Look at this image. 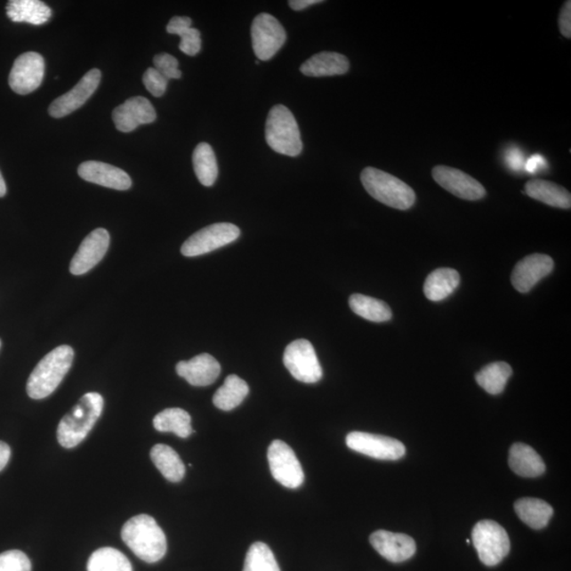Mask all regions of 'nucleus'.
I'll list each match as a JSON object with an SVG mask.
<instances>
[{
	"mask_svg": "<svg viewBox=\"0 0 571 571\" xmlns=\"http://www.w3.org/2000/svg\"><path fill=\"white\" fill-rule=\"evenodd\" d=\"M509 466L523 478H537L546 470L544 462L533 447L520 442L514 444L509 451Z\"/></svg>",
	"mask_w": 571,
	"mask_h": 571,
	"instance_id": "22",
	"label": "nucleus"
},
{
	"mask_svg": "<svg viewBox=\"0 0 571 571\" xmlns=\"http://www.w3.org/2000/svg\"><path fill=\"white\" fill-rule=\"evenodd\" d=\"M176 371L179 376L186 379L193 386H209L220 377L221 364L209 354H201L189 361H181Z\"/></svg>",
	"mask_w": 571,
	"mask_h": 571,
	"instance_id": "20",
	"label": "nucleus"
},
{
	"mask_svg": "<svg viewBox=\"0 0 571 571\" xmlns=\"http://www.w3.org/2000/svg\"><path fill=\"white\" fill-rule=\"evenodd\" d=\"M252 46L259 60H269L284 46L287 35L273 15H257L251 27Z\"/></svg>",
	"mask_w": 571,
	"mask_h": 571,
	"instance_id": "9",
	"label": "nucleus"
},
{
	"mask_svg": "<svg viewBox=\"0 0 571 571\" xmlns=\"http://www.w3.org/2000/svg\"><path fill=\"white\" fill-rule=\"evenodd\" d=\"M284 366L291 376L303 383H317L322 379L323 371L317 352L310 341H294L286 347Z\"/></svg>",
	"mask_w": 571,
	"mask_h": 571,
	"instance_id": "7",
	"label": "nucleus"
},
{
	"mask_svg": "<svg viewBox=\"0 0 571 571\" xmlns=\"http://www.w3.org/2000/svg\"><path fill=\"white\" fill-rule=\"evenodd\" d=\"M461 283L459 273L451 268H439L429 274L424 283V294L430 301L440 302L450 296Z\"/></svg>",
	"mask_w": 571,
	"mask_h": 571,
	"instance_id": "25",
	"label": "nucleus"
},
{
	"mask_svg": "<svg viewBox=\"0 0 571 571\" xmlns=\"http://www.w3.org/2000/svg\"><path fill=\"white\" fill-rule=\"evenodd\" d=\"M346 445L352 451L381 461H398L406 455L405 445L388 436L352 432L347 435Z\"/></svg>",
	"mask_w": 571,
	"mask_h": 571,
	"instance_id": "11",
	"label": "nucleus"
},
{
	"mask_svg": "<svg viewBox=\"0 0 571 571\" xmlns=\"http://www.w3.org/2000/svg\"><path fill=\"white\" fill-rule=\"evenodd\" d=\"M121 536L127 547L144 562H159L166 554L167 542L164 530L148 514H139L127 520Z\"/></svg>",
	"mask_w": 571,
	"mask_h": 571,
	"instance_id": "1",
	"label": "nucleus"
},
{
	"mask_svg": "<svg viewBox=\"0 0 571 571\" xmlns=\"http://www.w3.org/2000/svg\"><path fill=\"white\" fill-rule=\"evenodd\" d=\"M240 229L232 223H214L201 229L182 245L181 253L187 257H195L210 253V252L225 247L239 237Z\"/></svg>",
	"mask_w": 571,
	"mask_h": 571,
	"instance_id": "10",
	"label": "nucleus"
},
{
	"mask_svg": "<svg viewBox=\"0 0 571 571\" xmlns=\"http://www.w3.org/2000/svg\"><path fill=\"white\" fill-rule=\"evenodd\" d=\"M5 194H7V187H5L4 179L0 173V198L4 197Z\"/></svg>",
	"mask_w": 571,
	"mask_h": 571,
	"instance_id": "44",
	"label": "nucleus"
},
{
	"mask_svg": "<svg viewBox=\"0 0 571 571\" xmlns=\"http://www.w3.org/2000/svg\"><path fill=\"white\" fill-rule=\"evenodd\" d=\"M104 399L98 393H87L60 420L58 440L61 446L72 449L87 438L103 412Z\"/></svg>",
	"mask_w": 571,
	"mask_h": 571,
	"instance_id": "3",
	"label": "nucleus"
},
{
	"mask_svg": "<svg viewBox=\"0 0 571 571\" xmlns=\"http://www.w3.org/2000/svg\"><path fill=\"white\" fill-rule=\"evenodd\" d=\"M559 31L565 37H571V2L564 4L559 20Z\"/></svg>",
	"mask_w": 571,
	"mask_h": 571,
	"instance_id": "39",
	"label": "nucleus"
},
{
	"mask_svg": "<svg viewBox=\"0 0 571 571\" xmlns=\"http://www.w3.org/2000/svg\"><path fill=\"white\" fill-rule=\"evenodd\" d=\"M74 357L69 345L59 346L44 356L28 379L27 393L30 398L39 400L52 395L69 372Z\"/></svg>",
	"mask_w": 571,
	"mask_h": 571,
	"instance_id": "2",
	"label": "nucleus"
},
{
	"mask_svg": "<svg viewBox=\"0 0 571 571\" xmlns=\"http://www.w3.org/2000/svg\"><path fill=\"white\" fill-rule=\"evenodd\" d=\"M472 541L481 562L487 567L500 564L511 551V540L505 528L495 520H480L474 526Z\"/></svg>",
	"mask_w": 571,
	"mask_h": 571,
	"instance_id": "6",
	"label": "nucleus"
},
{
	"mask_svg": "<svg viewBox=\"0 0 571 571\" xmlns=\"http://www.w3.org/2000/svg\"><path fill=\"white\" fill-rule=\"evenodd\" d=\"M88 571H133V565L125 554L111 547L95 551L87 563Z\"/></svg>",
	"mask_w": 571,
	"mask_h": 571,
	"instance_id": "34",
	"label": "nucleus"
},
{
	"mask_svg": "<svg viewBox=\"0 0 571 571\" xmlns=\"http://www.w3.org/2000/svg\"><path fill=\"white\" fill-rule=\"evenodd\" d=\"M11 457L10 446L4 441H0V471L7 467Z\"/></svg>",
	"mask_w": 571,
	"mask_h": 571,
	"instance_id": "42",
	"label": "nucleus"
},
{
	"mask_svg": "<svg viewBox=\"0 0 571 571\" xmlns=\"http://www.w3.org/2000/svg\"><path fill=\"white\" fill-rule=\"evenodd\" d=\"M350 310L367 321L382 323L390 320L391 310L385 302L359 294L350 298Z\"/></svg>",
	"mask_w": 571,
	"mask_h": 571,
	"instance_id": "30",
	"label": "nucleus"
},
{
	"mask_svg": "<svg viewBox=\"0 0 571 571\" xmlns=\"http://www.w3.org/2000/svg\"><path fill=\"white\" fill-rule=\"evenodd\" d=\"M512 368L506 362H495L485 366L476 374V382L490 395H498L505 390Z\"/></svg>",
	"mask_w": 571,
	"mask_h": 571,
	"instance_id": "31",
	"label": "nucleus"
},
{
	"mask_svg": "<svg viewBox=\"0 0 571 571\" xmlns=\"http://www.w3.org/2000/svg\"><path fill=\"white\" fill-rule=\"evenodd\" d=\"M525 193L529 197L541 203L564 210L571 206V195L568 190L559 184L535 179L526 183Z\"/></svg>",
	"mask_w": 571,
	"mask_h": 571,
	"instance_id": "23",
	"label": "nucleus"
},
{
	"mask_svg": "<svg viewBox=\"0 0 571 571\" xmlns=\"http://www.w3.org/2000/svg\"><path fill=\"white\" fill-rule=\"evenodd\" d=\"M547 162L544 158H543L542 156L540 155H535L531 157V158L526 162L525 165V170L529 172V173H535L539 170L542 169L543 166H546Z\"/></svg>",
	"mask_w": 571,
	"mask_h": 571,
	"instance_id": "41",
	"label": "nucleus"
},
{
	"mask_svg": "<svg viewBox=\"0 0 571 571\" xmlns=\"http://www.w3.org/2000/svg\"><path fill=\"white\" fill-rule=\"evenodd\" d=\"M196 176L205 187H212L218 177V165L214 150L209 143H200L193 153Z\"/></svg>",
	"mask_w": 571,
	"mask_h": 571,
	"instance_id": "33",
	"label": "nucleus"
},
{
	"mask_svg": "<svg viewBox=\"0 0 571 571\" xmlns=\"http://www.w3.org/2000/svg\"><path fill=\"white\" fill-rule=\"evenodd\" d=\"M434 181L456 197L464 200H479L486 196L483 184L468 173L454 167L438 165L432 171Z\"/></svg>",
	"mask_w": 571,
	"mask_h": 571,
	"instance_id": "13",
	"label": "nucleus"
},
{
	"mask_svg": "<svg viewBox=\"0 0 571 571\" xmlns=\"http://www.w3.org/2000/svg\"><path fill=\"white\" fill-rule=\"evenodd\" d=\"M507 164L511 169L518 171L525 166L523 154L519 149L509 150L507 154Z\"/></svg>",
	"mask_w": 571,
	"mask_h": 571,
	"instance_id": "40",
	"label": "nucleus"
},
{
	"mask_svg": "<svg viewBox=\"0 0 571 571\" xmlns=\"http://www.w3.org/2000/svg\"><path fill=\"white\" fill-rule=\"evenodd\" d=\"M157 119L156 110L147 98L134 97L125 101L114 110L117 130L131 133L140 125H150Z\"/></svg>",
	"mask_w": 571,
	"mask_h": 571,
	"instance_id": "17",
	"label": "nucleus"
},
{
	"mask_svg": "<svg viewBox=\"0 0 571 571\" xmlns=\"http://www.w3.org/2000/svg\"><path fill=\"white\" fill-rule=\"evenodd\" d=\"M321 3H323L322 0H291L288 4L291 9L294 11H302L310 7V5Z\"/></svg>",
	"mask_w": 571,
	"mask_h": 571,
	"instance_id": "43",
	"label": "nucleus"
},
{
	"mask_svg": "<svg viewBox=\"0 0 571 571\" xmlns=\"http://www.w3.org/2000/svg\"><path fill=\"white\" fill-rule=\"evenodd\" d=\"M349 70L350 60L345 55L328 52L313 55L301 66L302 74L312 77L343 76Z\"/></svg>",
	"mask_w": 571,
	"mask_h": 571,
	"instance_id": "21",
	"label": "nucleus"
},
{
	"mask_svg": "<svg viewBox=\"0 0 571 571\" xmlns=\"http://www.w3.org/2000/svg\"><path fill=\"white\" fill-rule=\"evenodd\" d=\"M7 15L14 22L41 26L52 19V11L39 0H11L7 5Z\"/></svg>",
	"mask_w": 571,
	"mask_h": 571,
	"instance_id": "24",
	"label": "nucleus"
},
{
	"mask_svg": "<svg viewBox=\"0 0 571 571\" xmlns=\"http://www.w3.org/2000/svg\"><path fill=\"white\" fill-rule=\"evenodd\" d=\"M266 141L274 152L296 157L303 150L300 127L284 105L273 106L267 117Z\"/></svg>",
	"mask_w": 571,
	"mask_h": 571,
	"instance_id": "5",
	"label": "nucleus"
},
{
	"mask_svg": "<svg viewBox=\"0 0 571 571\" xmlns=\"http://www.w3.org/2000/svg\"><path fill=\"white\" fill-rule=\"evenodd\" d=\"M143 83L154 97L160 98L165 93L169 80L155 68H149L143 76Z\"/></svg>",
	"mask_w": 571,
	"mask_h": 571,
	"instance_id": "38",
	"label": "nucleus"
},
{
	"mask_svg": "<svg viewBox=\"0 0 571 571\" xmlns=\"http://www.w3.org/2000/svg\"><path fill=\"white\" fill-rule=\"evenodd\" d=\"M514 511L526 525L535 530L545 528L553 514L550 503L533 497H524L515 502Z\"/></svg>",
	"mask_w": 571,
	"mask_h": 571,
	"instance_id": "26",
	"label": "nucleus"
},
{
	"mask_svg": "<svg viewBox=\"0 0 571 571\" xmlns=\"http://www.w3.org/2000/svg\"><path fill=\"white\" fill-rule=\"evenodd\" d=\"M101 76L102 75L99 69L88 71L70 92L53 101L49 108V115L53 117H63L80 109L97 91Z\"/></svg>",
	"mask_w": 571,
	"mask_h": 571,
	"instance_id": "14",
	"label": "nucleus"
},
{
	"mask_svg": "<svg viewBox=\"0 0 571 571\" xmlns=\"http://www.w3.org/2000/svg\"><path fill=\"white\" fill-rule=\"evenodd\" d=\"M244 571H281L276 557L265 543L256 542L245 556Z\"/></svg>",
	"mask_w": 571,
	"mask_h": 571,
	"instance_id": "35",
	"label": "nucleus"
},
{
	"mask_svg": "<svg viewBox=\"0 0 571 571\" xmlns=\"http://www.w3.org/2000/svg\"><path fill=\"white\" fill-rule=\"evenodd\" d=\"M249 394V385L245 380L229 374L225 383L217 390L213 403L221 411L229 412L237 408Z\"/></svg>",
	"mask_w": 571,
	"mask_h": 571,
	"instance_id": "29",
	"label": "nucleus"
},
{
	"mask_svg": "<svg viewBox=\"0 0 571 571\" xmlns=\"http://www.w3.org/2000/svg\"><path fill=\"white\" fill-rule=\"evenodd\" d=\"M554 262L551 256L533 254L525 257L515 266L511 276L513 287L527 294L535 286L552 272Z\"/></svg>",
	"mask_w": 571,
	"mask_h": 571,
	"instance_id": "16",
	"label": "nucleus"
},
{
	"mask_svg": "<svg viewBox=\"0 0 571 571\" xmlns=\"http://www.w3.org/2000/svg\"><path fill=\"white\" fill-rule=\"evenodd\" d=\"M369 541L374 550L391 563L407 561L416 553V543L410 535L378 530Z\"/></svg>",
	"mask_w": 571,
	"mask_h": 571,
	"instance_id": "18",
	"label": "nucleus"
},
{
	"mask_svg": "<svg viewBox=\"0 0 571 571\" xmlns=\"http://www.w3.org/2000/svg\"><path fill=\"white\" fill-rule=\"evenodd\" d=\"M31 562L20 551H8L0 554V571H31Z\"/></svg>",
	"mask_w": 571,
	"mask_h": 571,
	"instance_id": "36",
	"label": "nucleus"
},
{
	"mask_svg": "<svg viewBox=\"0 0 571 571\" xmlns=\"http://www.w3.org/2000/svg\"><path fill=\"white\" fill-rule=\"evenodd\" d=\"M166 31L170 35H177L181 36V42L179 44V49L183 53L194 57L198 54L201 50V36L200 32L195 28H192V20L188 16H175L173 18L169 25L166 27Z\"/></svg>",
	"mask_w": 571,
	"mask_h": 571,
	"instance_id": "32",
	"label": "nucleus"
},
{
	"mask_svg": "<svg viewBox=\"0 0 571 571\" xmlns=\"http://www.w3.org/2000/svg\"><path fill=\"white\" fill-rule=\"evenodd\" d=\"M0 349H2V341H0Z\"/></svg>",
	"mask_w": 571,
	"mask_h": 571,
	"instance_id": "45",
	"label": "nucleus"
},
{
	"mask_svg": "<svg viewBox=\"0 0 571 571\" xmlns=\"http://www.w3.org/2000/svg\"><path fill=\"white\" fill-rule=\"evenodd\" d=\"M77 173L85 181L113 189L126 190L131 189L133 184L127 173L104 162H84L78 166Z\"/></svg>",
	"mask_w": 571,
	"mask_h": 571,
	"instance_id": "19",
	"label": "nucleus"
},
{
	"mask_svg": "<svg viewBox=\"0 0 571 571\" xmlns=\"http://www.w3.org/2000/svg\"><path fill=\"white\" fill-rule=\"evenodd\" d=\"M150 458L165 478L172 483H179L186 475V467L175 450L166 445H156L150 451Z\"/></svg>",
	"mask_w": 571,
	"mask_h": 571,
	"instance_id": "28",
	"label": "nucleus"
},
{
	"mask_svg": "<svg viewBox=\"0 0 571 571\" xmlns=\"http://www.w3.org/2000/svg\"><path fill=\"white\" fill-rule=\"evenodd\" d=\"M271 474L277 483L289 489H298L304 483V471L298 457L282 440H274L268 449Z\"/></svg>",
	"mask_w": 571,
	"mask_h": 571,
	"instance_id": "8",
	"label": "nucleus"
},
{
	"mask_svg": "<svg viewBox=\"0 0 571 571\" xmlns=\"http://www.w3.org/2000/svg\"><path fill=\"white\" fill-rule=\"evenodd\" d=\"M110 243L109 233L105 229H94L83 240L74 259L70 262V272L83 276L97 266L108 252Z\"/></svg>",
	"mask_w": 571,
	"mask_h": 571,
	"instance_id": "15",
	"label": "nucleus"
},
{
	"mask_svg": "<svg viewBox=\"0 0 571 571\" xmlns=\"http://www.w3.org/2000/svg\"><path fill=\"white\" fill-rule=\"evenodd\" d=\"M154 68L159 71L162 76L171 80V78H181L182 72L179 70L178 60L169 53H160L154 58Z\"/></svg>",
	"mask_w": 571,
	"mask_h": 571,
	"instance_id": "37",
	"label": "nucleus"
},
{
	"mask_svg": "<svg viewBox=\"0 0 571 571\" xmlns=\"http://www.w3.org/2000/svg\"><path fill=\"white\" fill-rule=\"evenodd\" d=\"M361 182L373 198L390 208L406 211L416 203V194L408 184L374 167L362 171Z\"/></svg>",
	"mask_w": 571,
	"mask_h": 571,
	"instance_id": "4",
	"label": "nucleus"
},
{
	"mask_svg": "<svg viewBox=\"0 0 571 571\" xmlns=\"http://www.w3.org/2000/svg\"><path fill=\"white\" fill-rule=\"evenodd\" d=\"M192 418L182 408L173 407L157 414L154 428L162 433H173L181 438H188L194 433Z\"/></svg>",
	"mask_w": 571,
	"mask_h": 571,
	"instance_id": "27",
	"label": "nucleus"
},
{
	"mask_svg": "<svg viewBox=\"0 0 571 571\" xmlns=\"http://www.w3.org/2000/svg\"><path fill=\"white\" fill-rule=\"evenodd\" d=\"M44 76V60L41 54L27 52L15 60L10 72L9 85L16 93L29 94L41 86Z\"/></svg>",
	"mask_w": 571,
	"mask_h": 571,
	"instance_id": "12",
	"label": "nucleus"
}]
</instances>
